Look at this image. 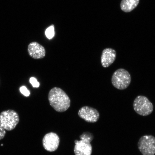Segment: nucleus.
<instances>
[{
	"label": "nucleus",
	"mask_w": 155,
	"mask_h": 155,
	"mask_svg": "<svg viewBox=\"0 0 155 155\" xmlns=\"http://www.w3.org/2000/svg\"><path fill=\"white\" fill-rule=\"evenodd\" d=\"M48 98L50 106L58 112L66 111L71 106L70 98L59 87L52 88L48 93Z\"/></svg>",
	"instance_id": "nucleus-1"
},
{
	"label": "nucleus",
	"mask_w": 155,
	"mask_h": 155,
	"mask_svg": "<svg viewBox=\"0 0 155 155\" xmlns=\"http://www.w3.org/2000/svg\"><path fill=\"white\" fill-rule=\"evenodd\" d=\"M19 121L18 114L15 110H8L0 114V127L6 130H13Z\"/></svg>",
	"instance_id": "nucleus-2"
},
{
	"label": "nucleus",
	"mask_w": 155,
	"mask_h": 155,
	"mask_svg": "<svg viewBox=\"0 0 155 155\" xmlns=\"http://www.w3.org/2000/svg\"><path fill=\"white\" fill-rule=\"evenodd\" d=\"M130 74L123 68L118 69L113 73L112 77V84L119 90H124L130 84L131 82Z\"/></svg>",
	"instance_id": "nucleus-3"
},
{
	"label": "nucleus",
	"mask_w": 155,
	"mask_h": 155,
	"mask_svg": "<svg viewBox=\"0 0 155 155\" xmlns=\"http://www.w3.org/2000/svg\"><path fill=\"white\" fill-rule=\"evenodd\" d=\"M134 111L139 115L147 116L150 115L153 110V105L146 97L139 96L133 103Z\"/></svg>",
	"instance_id": "nucleus-4"
},
{
	"label": "nucleus",
	"mask_w": 155,
	"mask_h": 155,
	"mask_svg": "<svg viewBox=\"0 0 155 155\" xmlns=\"http://www.w3.org/2000/svg\"><path fill=\"white\" fill-rule=\"evenodd\" d=\"M137 145L143 155H155V137L153 136H143L139 139Z\"/></svg>",
	"instance_id": "nucleus-5"
},
{
	"label": "nucleus",
	"mask_w": 155,
	"mask_h": 155,
	"mask_svg": "<svg viewBox=\"0 0 155 155\" xmlns=\"http://www.w3.org/2000/svg\"><path fill=\"white\" fill-rule=\"evenodd\" d=\"M78 115L81 119L90 123H96L98 120L100 116L97 110L88 106L81 108L79 110Z\"/></svg>",
	"instance_id": "nucleus-6"
},
{
	"label": "nucleus",
	"mask_w": 155,
	"mask_h": 155,
	"mask_svg": "<svg viewBox=\"0 0 155 155\" xmlns=\"http://www.w3.org/2000/svg\"><path fill=\"white\" fill-rule=\"evenodd\" d=\"M60 138L56 133L51 132L44 136L42 140L44 148L50 152L57 150L60 143Z\"/></svg>",
	"instance_id": "nucleus-7"
},
{
	"label": "nucleus",
	"mask_w": 155,
	"mask_h": 155,
	"mask_svg": "<svg viewBox=\"0 0 155 155\" xmlns=\"http://www.w3.org/2000/svg\"><path fill=\"white\" fill-rule=\"evenodd\" d=\"M90 140L87 139L75 140L74 152L75 155H91L92 148Z\"/></svg>",
	"instance_id": "nucleus-8"
},
{
	"label": "nucleus",
	"mask_w": 155,
	"mask_h": 155,
	"mask_svg": "<svg viewBox=\"0 0 155 155\" xmlns=\"http://www.w3.org/2000/svg\"><path fill=\"white\" fill-rule=\"evenodd\" d=\"M28 50L29 55L33 59H43L46 55L45 48L36 42H33L29 44Z\"/></svg>",
	"instance_id": "nucleus-9"
},
{
	"label": "nucleus",
	"mask_w": 155,
	"mask_h": 155,
	"mask_svg": "<svg viewBox=\"0 0 155 155\" xmlns=\"http://www.w3.org/2000/svg\"><path fill=\"white\" fill-rule=\"evenodd\" d=\"M116 55L115 50L113 48H107L103 50L101 57L102 67L106 68L111 65L115 61Z\"/></svg>",
	"instance_id": "nucleus-10"
},
{
	"label": "nucleus",
	"mask_w": 155,
	"mask_h": 155,
	"mask_svg": "<svg viewBox=\"0 0 155 155\" xmlns=\"http://www.w3.org/2000/svg\"><path fill=\"white\" fill-rule=\"evenodd\" d=\"M139 1L140 0H122L121 8L124 12H130L137 6Z\"/></svg>",
	"instance_id": "nucleus-11"
},
{
	"label": "nucleus",
	"mask_w": 155,
	"mask_h": 155,
	"mask_svg": "<svg viewBox=\"0 0 155 155\" xmlns=\"http://www.w3.org/2000/svg\"><path fill=\"white\" fill-rule=\"evenodd\" d=\"M45 35L46 37L49 39H51L54 37L55 35L54 25H51L46 29L45 31Z\"/></svg>",
	"instance_id": "nucleus-12"
},
{
	"label": "nucleus",
	"mask_w": 155,
	"mask_h": 155,
	"mask_svg": "<svg viewBox=\"0 0 155 155\" xmlns=\"http://www.w3.org/2000/svg\"><path fill=\"white\" fill-rule=\"evenodd\" d=\"M81 139H85L92 141L94 138V135L92 133L88 132H84L80 136Z\"/></svg>",
	"instance_id": "nucleus-13"
},
{
	"label": "nucleus",
	"mask_w": 155,
	"mask_h": 155,
	"mask_svg": "<svg viewBox=\"0 0 155 155\" xmlns=\"http://www.w3.org/2000/svg\"><path fill=\"white\" fill-rule=\"evenodd\" d=\"M20 91L21 94L26 97L30 96V92L26 87L23 86L20 87Z\"/></svg>",
	"instance_id": "nucleus-14"
},
{
	"label": "nucleus",
	"mask_w": 155,
	"mask_h": 155,
	"mask_svg": "<svg viewBox=\"0 0 155 155\" xmlns=\"http://www.w3.org/2000/svg\"><path fill=\"white\" fill-rule=\"evenodd\" d=\"M30 82L34 87L38 88L40 86V83L34 77H31L30 79Z\"/></svg>",
	"instance_id": "nucleus-15"
},
{
	"label": "nucleus",
	"mask_w": 155,
	"mask_h": 155,
	"mask_svg": "<svg viewBox=\"0 0 155 155\" xmlns=\"http://www.w3.org/2000/svg\"><path fill=\"white\" fill-rule=\"evenodd\" d=\"M6 131L5 130L0 127V140L4 138L6 134Z\"/></svg>",
	"instance_id": "nucleus-16"
}]
</instances>
